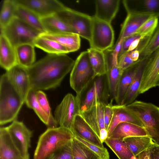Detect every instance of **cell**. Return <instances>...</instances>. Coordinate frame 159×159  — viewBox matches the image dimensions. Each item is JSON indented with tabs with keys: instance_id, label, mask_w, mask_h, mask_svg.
<instances>
[{
	"instance_id": "b9f144b4",
	"label": "cell",
	"mask_w": 159,
	"mask_h": 159,
	"mask_svg": "<svg viewBox=\"0 0 159 159\" xmlns=\"http://www.w3.org/2000/svg\"><path fill=\"white\" fill-rule=\"evenodd\" d=\"M139 2L142 7V11L153 13L159 17V0H143Z\"/></svg>"
},
{
	"instance_id": "cb8c5ba5",
	"label": "cell",
	"mask_w": 159,
	"mask_h": 159,
	"mask_svg": "<svg viewBox=\"0 0 159 159\" xmlns=\"http://www.w3.org/2000/svg\"><path fill=\"white\" fill-rule=\"evenodd\" d=\"M140 62L129 67L122 72L120 79L116 97L115 100L117 105H122Z\"/></svg>"
},
{
	"instance_id": "83f0119b",
	"label": "cell",
	"mask_w": 159,
	"mask_h": 159,
	"mask_svg": "<svg viewBox=\"0 0 159 159\" xmlns=\"http://www.w3.org/2000/svg\"><path fill=\"white\" fill-rule=\"evenodd\" d=\"M34 45L25 43L15 48L18 63L28 68L35 62V54Z\"/></svg>"
},
{
	"instance_id": "f1b7e54d",
	"label": "cell",
	"mask_w": 159,
	"mask_h": 159,
	"mask_svg": "<svg viewBox=\"0 0 159 159\" xmlns=\"http://www.w3.org/2000/svg\"><path fill=\"white\" fill-rule=\"evenodd\" d=\"M123 141L135 157L148 149L154 143L148 136L127 137L124 139Z\"/></svg>"
},
{
	"instance_id": "8992f818",
	"label": "cell",
	"mask_w": 159,
	"mask_h": 159,
	"mask_svg": "<svg viewBox=\"0 0 159 159\" xmlns=\"http://www.w3.org/2000/svg\"><path fill=\"white\" fill-rule=\"evenodd\" d=\"M96 77L87 51L82 52L75 61L70 77V87L76 95H80Z\"/></svg>"
},
{
	"instance_id": "e0dca14e",
	"label": "cell",
	"mask_w": 159,
	"mask_h": 159,
	"mask_svg": "<svg viewBox=\"0 0 159 159\" xmlns=\"http://www.w3.org/2000/svg\"><path fill=\"white\" fill-rule=\"evenodd\" d=\"M71 131L75 136L99 147H104L100 138L80 114L75 116Z\"/></svg>"
},
{
	"instance_id": "3957f363",
	"label": "cell",
	"mask_w": 159,
	"mask_h": 159,
	"mask_svg": "<svg viewBox=\"0 0 159 159\" xmlns=\"http://www.w3.org/2000/svg\"><path fill=\"white\" fill-rule=\"evenodd\" d=\"M74 137L72 132L66 128H48L39 138L34 159H46Z\"/></svg>"
},
{
	"instance_id": "d4e9b609",
	"label": "cell",
	"mask_w": 159,
	"mask_h": 159,
	"mask_svg": "<svg viewBox=\"0 0 159 159\" xmlns=\"http://www.w3.org/2000/svg\"><path fill=\"white\" fill-rule=\"evenodd\" d=\"M41 21L45 33L51 34L75 33L70 27L55 14L41 18Z\"/></svg>"
},
{
	"instance_id": "ab89813d",
	"label": "cell",
	"mask_w": 159,
	"mask_h": 159,
	"mask_svg": "<svg viewBox=\"0 0 159 159\" xmlns=\"http://www.w3.org/2000/svg\"><path fill=\"white\" fill-rule=\"evenodd\" d=\"M71 140L54 152L46 159H73Z\"/></svg>"
},
{
	"instance_id": "277c9868",
	"label": "cell",
	"mask_w": 159,
	"mask_h": 159,
	"mask_svg": "<svg viewBox=\"0 0 159 159\" xmlns=\"http://www.w3.org/2000/svg\"><path fill=\"white\" fill-rule=\"evenodd\" d=\"M125 107L140 120L149 137L159 145V107L139 101H134Z\"/></svg>"
},
{
	"instance_id": "7bdbcfd3",
	"label": "cell",
	"mask_w": 159,
	"mask_h": 159,
	"mask_svg": "<svg viewBox=\"0 0 159 159\" xmlns=\"http://www.w3.org/2000/svg\"><path fill=\"white\" fill-rule=\"evenodd\" d=\"M112 101L106 105L104 109V120L106 128L108 131V129L113 115Z\"/></svg>"
},
{
	"instance_id": "4fadbf2b",
	"label": "cell",
	"mask_w": 159,
	"mask_h": 159,
	"mask_svg": "<svg viewBox=\"0 0 159 159\" xmlns=\"http://www.w3.org/2000/svg\"><path fill=\"white\" fill-rule=\"evenodd\" d=\"M159 85V48L146 60L139 94Z\"/></svg>"
},
{
	"instance_id": "44dd1931",
	"label": "cell",
	"mask_w": 159,
	"mask_h": 159,
	"mask_svg": "<svg viewBox=\"0 0 159 159\" xmlns=\"http://www.w3.org/2000/svg\"><path fill=\"white\" fill-rule=\"evenodd\" d=\"M137 136L148 135L144 127L132 123L123 122L119 124L107 137L123 141L127 137Z\"/></svg>"
},
{
	"instance_id": "4dcf8cb0",
	"label": "cell",
	"mask_w": 159,
	"mask_h": 159,
	"mask_svg": "<svg viewBox=\"0 0 159 159\" xmlns=\"http://www.w3.org/2000/svg\"><path fill=\"white\" fill-rule=\"evenodd\" d=\"M107 77L110 101L115 100L116 97L120 78L123 72L118 64L107 65Z\"/></svg>"
},
{
	"instance_id": "d590c367",
	"label": "cell",
	"mask_w": 159,
	"mask_h": 159,
	"mask_svg": "<svg viewBox=\"0 0 159 159\" xmlns=\"http://www.w3.org/2000/svg\"><path fill=\"white\" fill-rule=\"evenodd\" d=\"M73 159H98L99 157L74 137L71 140Z\"/></svg>"
},
{
	"instance_id": "e575fe53",
	"label": "cell",
	"mask_w": 159,
	"mask_h": 159,
	"mask_svg": "<svg viewBox=\"0 0 159 159\" xmlns=\"http://www.w3.org/2000/svg\"><path fill=\"white\" fill-rule=\"evenodd\" d=\"M17 6L16 0H5L2 3L0 14V30L8 24L15 17Z\"/></svg>"
},
{
	"instance_id": "603a6c76",
	"label": "cell",
	"mask_w": 159,
	"mask_h": 159,
	"mask_svg": "<svg viewBox=\"0 0 159 159\" xmlns=\"http://www.w3.org/2000/svg\"><path fill=\"white\" fill-rule=\"evenodd\" d=\"M40 36L54 40L65 47L69 52L79 49L80 46V36L78 34L71 33L51 34L46 33Z\"/></svg>"
},
{
	"instance_id": "ee69618b",
	"label": "cell",
	"mask_w": 159,
	"mask_h": 159,
	"mask_svg": "<svg viewBox=\"0 0 159 159\" xmlns=\"http://www.w3.org/2000/svg\"><path fill=\"white\" fill-rule=\"evenodd\" d=\"M148 150L150 159H159V145L154 143Z\"/></svg>"
},
{
	"instance_id": "f6af8a7d",
	"label": "cell",
	"mask_w": 159,
	"mask_h": 159,
	"mask_svg": "<svg viewBox=\"0 0 159 159\" xmlns=\"http://www.w3.org/2000/svg\"><path fill=\"white\" fill-rule=\"evenodd\" d=\"M136 159H150L148 149L138 155L136 157Z\"/></svg>"
},
{
	"instance_id": "5bb4252c",
	"label": "cell",
	"mask_w": 159,
	"mask_h": 159,
	"mask_svg": "<svg viewBox=\"0 0 159 159\" xmlns=\"http://www.w3.org/2000/svg\"><path fill=\"white\" fill-rule=\"evenodd\" d=\"M17 3L30 10L40 18L55 14L65 8L57 0H16Z\"/></svg>"
},
{
	"instance_id": "60d3db41",
	"label": "cell",
	"mask_w": 159,
	"mask_h": 159,
	"mask_svg": "<svg viewBox=\"0 0 159 159\" xmlns=\"http://www.w3.org/2000/svg\"><path fill=\"white\" fill-rule=\"evenodd\" d=\"M78 140L88 147L101 159H109V154L107 149L105 147L102 148L86 141L80 138L75 136Z\"/></svg>"
},
{
	"instance_id": "d6a6232c",
	"label": "cell",
	"mask_w": 159,
	"mask_h": 159,
	"mask_svg": "<svg viewBox=\"0 0 159 159\" xmlns=\"http://www.w3.org/2000/svg\"><path fill=\"white\" fill-rule=\"evenodd\" d=\"M35 47L50 54H66L69 53L67 49L58 42L40 36L35 40Z\"/></svg>"
},
{
	"instance_id": "2e32d148",
	"label": "cell",
	"mask_w": 159,
	"mask_h": 159,
	"mask_svg": "<svg viewBox=\"0 0 159 159\" xmlns=\"http://www.w3.org/2000/svg\"><path fill=\"white\" fill-rule=\"evenodd\" d=\"M12 84L25 101L31 89L27 69L18 64L5 73Z\"/></svg>"
},
{
	"instance_id": "7dc6e473",
	"label": "cell",
	"mask_w": 159,
	"mask_h": 159,
	"mask_svg": "<svg viewBox=\"0 0 159 159\" xmlns=\"http://www.w3.org/2000/svg\"><path fill=\"white\" fill-rule=\"evenodd\" d=\"M158 86L159 87V85H158Z\"/></svg>"
},
{
	"instance_id": "9c48e42d",
	"label": "cell",
	"mask_w": 159,
	"mask_h": 159,
	"mask_svg": "<svg viewBox=\"0 0 159 159\" xmlns=\"http://www.w3.org/2000/svg\"><path fill=\"white\" fill-rule=\"evenodd\" d=\"M114 32L111 24L92 16L90 48L104 51L113 47Z\"/></svg>"
},
{
	"instance_id": "30bf717a",
	"label": "cell",
	"mask_w": 159,
	"mask_h": 159,
	"mask_svg": "<svg viewBox=\"0 0 159 159\" xmlns=\"http://www.w3.org/2000/svg\"><path fill=\"white\" fill-rule=\"evenodd\" d=\"M80 112L79 98L69 93L56 107L54 118L60 127L71 131L75 117L77 115L80 114Z\"/></svg>"
},
{
	"instance_id": "8d00e7d4",
	"label": "cell",
	"mask_w": 159,
	"mask_h": 159,
	"mask_svg": "<svg viewBox=\"0 0 159 159\" xmlns=\"http://www.w3.org/2000/svg\"><path fill=\"white\" fill-rule=\"evenodd\" d=\"M159 48V26L154 33L147 46L141 53L139 60H146L149 57Z\"/></svg>"
},
{
	"instance_id": "7a4b0ae2",
	"label": "cell",
	"mask_w": 159,
	"mask_h": 159,
	"mask_svg": "<svg viewBox=\"0 0 159 159\" xmlns=\"http://www.w3.org/2000/svg\"><path fill=\"white\" fill-rule=\"evenodd\" d=\"M24 100L9 80L6 73L0 80V124L16 120Z\"/></svg>"
},
{
	"instance_id": "d6986e66",
	"label": "cell",
	"mask_w": 159,
	"mask_h": 159,
	"mask_svg": "<svg viewBox=\"0 0 159 159\" xmlns=\"http://www.w3.org/2000/svg\"><path fill=\"white\" fill-rule=\"evenodd\" d=\"M15 48L2 33L0 35V65L7 71L18 64Z\"/></svg>"
},
{
	"instance_id": "52a82bcc",
	"label": "cell",
	"mask_w": 159,
	"mask_h": 159,
	"mask_svg": "<svg viewBox=\"0 0 159 159\" xmlns=\"http://www.w3.org/2000/svg\"><path fill=\"white\" fill-rule=\"evenodd\" d=\"M1 33L5 35L15 48L25 43L34 45L35 39L42 34L16 17L6 26L1 29Z\"/></svg>"
},
{
	"instance_id": "ac0fdd59",
	"label": "cell",
	"mask_w": 159,
	"mask_h": 159,
	"mask_svg": "<svg viewBox=\"0 0 159 159\" xmlns=\"http://www.w3.org/2000/svg\"><path fill=\"white\" fill-rule=\"evenodd\" d=\"M119 0H97L95 1L96 18L111 24L119 9Z\"/></svg>"
},
{
	"instance_id": "484cf974",
	"label": "cell",
	"mask_w": 159,
	"mask_h": 159,
	"mask_svg": "<svg viewBox=\"0 0 159 159\" xmlns=\"http://www.w3.org/2000/svg\"><path fill=\"white\" fill-rule=\"evenodd\" d=\"M146 60L140 61L122 105L126 106L134 102L139 94Z\"/></svg>"
},
{
	"instance_id": "bcb514c9",
	"label": "cell",
	"mask_w": 159,
	"mask_h": 159,
	"mask_svg": "<svg viewBox=\"0 0 159 159\" xmlns=\"http://www.w3.org/2000/svg\"><path fill=\"white\" fill-rule=\"evenodd\" d=\"M98 159H100V158H99Z\"/></svg>"
},
{
	"instance_id": "836d02e7",
	"label": "cell",
	"mask_w": 159,
	"mask_h": 159,
	"mask_svg": "<svg viewBox=\"0 0 159 159\" xmlns=\"http://www.w3.org/2000/svg\"><path fill=\"white\" fill-rule=\"evenodd\" d=\"M104 142L112 150L119 159H136L123 141L107 138Z\"/></svg>"
},
{
	"instance_id": "5b68a950",
	"label": "cell",
	"mask_w": 159,
	"mask_h": 159,
	"mask_svg": "<svg viewBox=\"0 0 159 159\" xmlns=\"http://www.w3.org/2000/svg\"><path fill=\"white\" fill-rule=\"evenodd\" d=\"M80 114L98 103H108L110 93L106 75L97 76L79 95Z\"/></svg>"
},
{
	"instance_id": "ba28073f",
	"label": "cell",
	"mask_w": 159,
	"mask_h": 159,
	"mask_svg": "<svg viewBox=\"0 0 159 159\" xmlns=\"http://www.w3.org/2000/svg\"><path fill=\"white\" fill-rule=\"evenodd\" d=\"M74 33L88 40L91 39L92 16L66 7L55 14Z\"/></svg>"
},
{
	"instance_id": "f546056e",
	"label": "cell",
	"mask_w": 159,
	"mask_h": 159,
	"mask_svg": "<svg viewBox=\"0 0 159 159\" xmlns=\"http://www.w3.org/2000/svg\"><path fill=\"white\" fill-rule=\"evenodd\" d=\"M87 51L96 76L106 75L107 68L104 52L90 48Z\"/></svg>"
},
{
	"instance_id": "7c38bea8",
	"label": "cell",
	"mask_w": 159,
	"mask_h": 159,
	"mask_svg": "<svg viewBox=\"0 0 159 159\" xmlns=\"http://www.w3.org/2000/svg\"><path fill=\"white\" fill-rule=\"evenodd\" d=\"M105 104L99 102L80 115L93 129L102 143L108 137L105 126L104 109Z\"/></svg>"
},
{
	"instance_id": "8fae6325",
	"label": "cell",
	"mask_w": 159,
	"mask_h": 159,
	"mask_svg": "<svg viewBox=\"0 0 159 159\" xmlns=\"http://www.w3.org/2000/svg\"><path fill=\"white\" fill-rule=\"evenodd\" d=\"M13 143L25 159H30L29 149L30 147L32 132L22 122L16 120L6 127Z\"/></svg>"
},
{
	"instance_id": "f35d334b",
	"label": "cell",
	"mask_w": 159,
	"mask_h": 159,
	"mask_svg": "<svg viewBox=\"0 0 159 159\" xmlns=\"http://www.w3.org/2000/svg\"><path fill=\"white\" fill-rule=\"evenodd\" d=\"M158 17L153 16L148 19L134 34L153 35L157 26Z\"/></svg>"
},
{
	"instance_id": "4316f807",
	"label": "cell",
	"mask_w": 159,
	"mask_h": 159,
	"mask_svg": "<svg viewBox=\"0 0 159 159\" xmlns=\"http://www.w3.org/2000/svg\"><path fill=\"white\" fill-rule=\"evenodd\" d=\"M15 17L37 30L42 34L45 32L41 21V18L30 10L18 3Z\"/></svg>"
},
{
	"instance_id": "1f68e13d",
	"label": "cell",
	"mask_w": 159,
	"mask_h": 159,
	"mask_svg": "<svg viewBox=\"0 0 159 159\" xmlns=\"http://www.w3.org/2000/svg\"><path fill=\"white\" fill-rule=\"evenodd\" d=\"M37 91L32 88L30 89L25 101L27 106L34 110L39 119L47 126L48 128H57L37 102L36 97Z\"/></svg>"
},
{
	"instance_id": "9a60e30c",
	"label": "cell",
	"mask_w": 159,
	"mask_h": 159,
	"mask_svg": "<svg viewBox=\"0 0 159 159\" xmlns=\"http://www.w3.org/2000/svg\"><path fill=\"white\" fill-rule=\"evenodd\" d=\"M126 11L127 15L117 40H123L134 34L149 18L153 16H157L154 14L145 11L134 10H128Z\"/></svg>"
},
{
	"instance_id": "ffe728a7",
	"label": "cell",
	"mask_w": 159,
	"mask_h": 159,
	"mask_svg": "<svg viewBox=\"0 0 159 159\" xmlns=\"http://www.w3.org/2000/svg\"><path fill=\"white\" fill-rule=\"evenodd\" d=\"M0 159H25L13 143L6 127L0 129Z\"/></svg>"
},
{
	"instance_id": "6da1fadb",
	"label": "cell",
	"mask_w": 159,
	"mask_h": 159,
	"mask_svg": "<svg viewBox=\"0 0 159 159\" xmlns=\"http://www.w3.org/2000/svg\"><path fill=\"white\" fill-rule=\"evenodd\" d=\"M75 62L66 54H50L35 62L27 68L31 88L37 91L57 88L72 70Z\"/></svg>"
},
{
	"instance_id": "74e56055",
	"label": "cell",
	"mask_w": 159,
	"mask_h": 159,
	"mask_svg": "<svg viewBox=\"0 0 159 159\" xmlns=\"http://www.w3.org/2000/svg\"><path fill=\"white\" fill-rule=\"evenodd\" d=\"M36 97L37 100L41 107L55 127H57L58 124L52 114L51 108L45 94L41 90H37Z\"/></svg>"
},
{
	"instance_id": "7402d4cb",
	"label": "cell",
	"mask_w": 159,
	"mask_h": 159,
	"mask_svg": "<svg viewBox=\"0 0 159 159\" xmlns=\"http://www.w3.org/2000/svg\"><path fill=\"white\" fill-rule=\"evenodd\" d=\"M113 115L108 129V137L115 127L121 123H132L144 127L140 120L135 115L126 109L124 106L113 105Z\"/></svg>"
}]
</instances>
